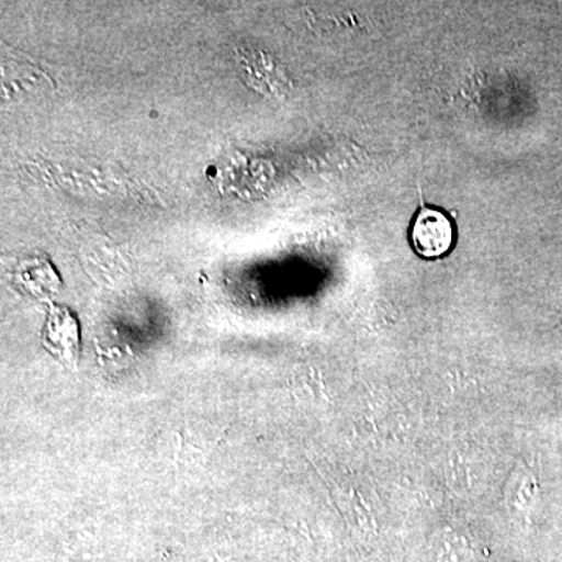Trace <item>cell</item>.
<instances>
[{
    "label": "cell",
    "mask_w": 562,
    "mask_h": 562,
    "mask_svg": "<svg viewBox=\"0 0 562 562\" xmlns=\"http://www.w3.org/2000/svg\"><path fill=\"white\" fill-rule=\"evenodd\" d=\"M412 243L420 257H442L453 244L452 222L442 211L425 206L414 217Z\"/></svg>",
    "instance_id": "6da1fadb"
}]
</instances>
